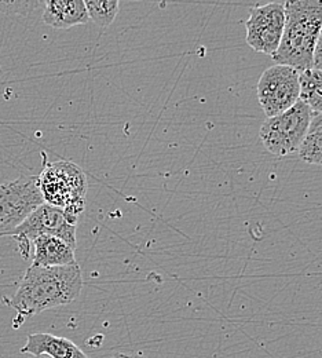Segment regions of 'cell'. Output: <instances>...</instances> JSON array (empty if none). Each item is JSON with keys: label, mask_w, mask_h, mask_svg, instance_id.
I'll use <instances>...</instances> for the list:
<instances>
[{"label": "cell", "mask_w": 322, "mask_h": 358, "mask_svg": "<svg viewBox=\"0 0 322 358\" xmlns=\"http://www.w3.org/2000/svg\"><path fill=\"white\" fill-rule=\"evenodd\" d=\"M83 275L78 264L66 266L27 268L13 298L4 302L17 312L14 327L50 309L72 303L82 292Z\"/></svg>", "instance_id": "6da1fadb"}, {"label": "cell", "mask_w": 322, "mask_h": 358, "mask_svg": "<svg viewBox=\"0 0 322 358\" xmlns=\"http://www.w3.org/2000/svg\"><path fill=\"white\" fill-rule=\"evenodd\" d=\"M281 43L272 58L299 72L313 68L322 29V0H286Z\"/></svg>", "instance_id": "7a4b0ae2"}, {"label": "cell", "mask_w": 322, "mask_h": 358, "mask_svg": "<svg viewBox=\"0 0 322 358\" xmlns=\"http://www.w3.org/2000/svg\"><path fill=\"white\" fill-rule=\"evenodd\" d=\"M38 182L46 204L64 210L73 222L79 221L87 196V178L79 166L66 160L50 163L45 156Z\"/></svg>", "instance_id": "3957f363"}, {"label": "cell", "mask_w": 322, "mask_h": 358, "mask_svg": "<svg viewBox=\"0 0 322 358\" xmlns=\"http://www.w3.org/2000/svg\"><path fill=\"white\" fill-rule=\"evenodd\" d=\"M313 115L312 109L299 99L285 112L268 117L259 131L263 146L281 157L299 152Z\"/></svg>", "instance_id": "277c9868"}, {"label": "cell", "mask_w": 322, "mask_h": 358, "mask_svg": "<svg viewBox=\"0 0 322 358\" xmlns=\"http://www.w3.org/2000/svg\"><path fill=\"white\" fill-rule=\"evenodd\" d=\"M76 229L78 222H73L64 210L43 203L8 237L17 241L18 252L24 259H28L32 252V241L43 234L59 237L76 250Z\"/></svg>", "instance_id": "5b68a950"}, {"label": "cell", "mask_w": 322, "mask_h": 358, "mask_svg": "<svg viewBox=\"0 0 322 358\" xmlns=\"http://www.w3.org/2000/svg\"><path fill=\"white\" fill-rule=\"evenodd\" d=\"M43 203L38 176H21L0 183V237H8Z\"/></svg>", "instance_id": "8992f818"}, {"label": "cell", "mask_w": 322, "mask_h": 358, "mask_svg": "<svg viewBox=\"0 0 322 358\" xmlns=\"http://www.w3.org/2000/svg\"><path fill=\"white\" fill-rule=\"evenodd\" d=\"M300 72L288 66L276 64L268 68L258 83V99L268 117H273L299 101Z\"/></svg>", "instance_id": "52a82bcc"}, {"label": "cell", "mask_w": 322, "mask_h": 358, "mask_svg": "<svg viewBox=\"0 0 322 358\" xmlns=\"http://www.w3.org/2000/svg\"><path fill=\"white\" fill-rule=\"evenodd\" d=\"M284 27V4L273 1L252 7L245 22L247 43L255 51L272 57L281 43Z\"/></svg>", "instance_id": "ba28073f"}, {"label": "cell", "mask_w": 322, "mask_h": 358, "mask_svg": "<svg viewBox=\"0 0 322 358\" xmlns=\"http://www.w3.org/2000/svg\"><path fill=\"white\" fill-rule=\"evenodd\" d=\"M43 6V21L55 29H69L90 21L83 0H39Z\"/></svg>", "instance_id": "9c48e42d"}, {"label": "cell", "mask_w": 322, "mask_h": 358, "mask_svg": "<svg viewBox=\"0 0 322 358\" xmlns=\"http://www.w3.org/2000/svg\"><path fill=\"white\" fill-rule=\"evenodd\" d=\"M21 355H31L35 358H90L72 341L51 334H31L27 343L20 350Z\"/></svg>", "instance_id": "30bf717a"}, {"label": "cell", "mask_w": 322, "mask_h": 358, "mask_svg": "<svg viewBox=\"0 0 322 358\" xmlns=\"http://www.w3.org/2000/svg\"><path fill=\"white\" fill-rule=\"evenodd\" d=\"M34 245V266H66L76 264L75 248L66 241L55 236H39L32 241Z\"/></svg>", "instance_id": "8fae6325"}, {"label": "cell", "mask_w": 322, "mask_h": 358, "mask_svg": "<svg viewBox=\"0 0 322 358\" xmlns=\"http://www.w3.org/2000/svg\"><path fill=\"white\" fill-rule=\"evenodd\" d=\"M300 95L299 99L305 102L313 113H322V71L307 69L299 75Z\"/></svg>", "instance_id": "7c38bea8"}, {"label": "cell", "mask_w": 322, "mask_h": 358, "mask_svg": "<svg viewBox=\"0 0 322 358\" xmlns=\"http://www.w3.org/2000/svg\"><path fill=\"white\" fill-rule=\"evenodd\" d=\"M299 156L309 164L322 166V113H314L299 149Z\"/></svg>", "instance_id": "4fadbf2b"}, {"label": "cell", "mask_w": 322, "mask_h": 358, "mask_svg": "<svg viewBox=\"0 0 322 358\" xmlns=\"http://www.w3.org/2000/svg\"><path fill=\"white\" fill-rule=\"evenodd\" d=\"M89 17L101 28H108L117 17L120 0H83Z\"/></svg>", "instance_id": "5bb4252c"}, {"label": "cell", "mask_w": 322, "mask_h": 358, "mask_svg": "<svg viewBox=\"0 0 322 358\" xmlns=\"http://www.w3.org/2000/svg\"><path fill=\"white\" fill-rule=\"evenodd\" d=\"M39 6V0H0V13L6 15H29Z\"/></svg>", "instance_id": "9a60e30c"}, {"label": "cell", "mask_w": 322, "mask_h": 358, "mask_svg": "<svg viewBox=\"0 0 322 358\" xmlns=\"http://www.w3.org/2000/svg\"><path fill=\"white\" fill-rule=\"evenodd\" d=\"M313 68L321 69L322 71V29L321 34H320V38H319V43H317V47H316V52H314V64H313Z\"/></svg>", "instance_id": "2e32d148"}, {"label": "cell", "mask_w": 322, "mask_h": 358, "mask_svg": "<svg viewBox=\"0 0 322 358\" xmlns=\"http://www.w3.org/2000/svg\"><path fill=\"white\" fill-rule=\"evenodd\" d=\"M110 358H146L143 356H130V355H115L113 357Z\"/></svg>", "instance_id": "e0dca14e"}, {"label": "cell", "mask_w": 322, "mask_h": 358, "mask_svg": "<svg viewBox=\"0 0 322 358\" xmlns=\"http://www.w3.org/2000/svg\"><path fill=\"white\" fill-rule=\"evenodd\" d=\"M41 358H50V357H47V356H42V357Z\"/></svg>", "instance_id": "ac0fdd59"}, {"label": "cell", "mask_w": 322, "mask_h": 358, "mask_svg": "<svg viewBox=\"0 0 322 358\" xmlns=\"http://www.w3.org/2000/svg\"><path fill=\"white\" fill-rule=\"evenodd\" d=\"M0 73H1V68H0Z\"/></svg>", "instance_id": "d6986e66"}, {"label": "cell", "mask_w": 322, "mask_h": 358, "mask_svg": "<svg viewBox=\"0 0 322 358\" xmlns=\"http://www.w3.org/2000/svg\"><path fill=\"white\" fill-rule=\"evenodd\" d=\"M3 358H14V357H3Z\"/></svg>", "instance_id": "ffe728a7"}]
</instances>
